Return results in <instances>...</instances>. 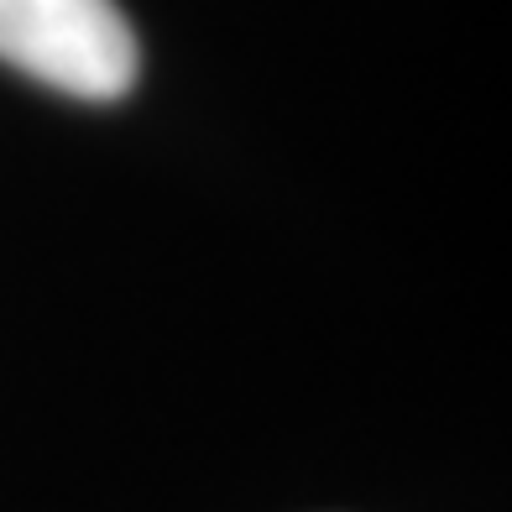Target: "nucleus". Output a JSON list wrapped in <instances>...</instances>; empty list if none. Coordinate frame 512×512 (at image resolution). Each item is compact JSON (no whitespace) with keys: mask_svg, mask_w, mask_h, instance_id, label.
<instances>
[{"mask_svg":"<svg viewBox=\"0 0 512 512\" xmlns=\"http://www.w3.org/2000/svg\"><path fill=\"white\" fill-rule=\"evenodd\" d=\"M0 63L68 100H126L142 48L115 0H0Z\"/></svg>","mask_w":512,"mask_h":512,"instance_id":"1","label":"nucleus"}]
</instances>
